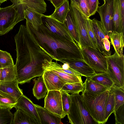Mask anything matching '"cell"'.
<instances>
[{
  "label": "cell",
  "mask_w": 124,
  "mask_h": 124,
  "mask_svg": "<svg viewBox=\"0 0 124 124\" xmlns=\"http://www.w3.org/2000/svg\"><path fill=\"white\" fill-rule=\"evenodd\" d=\"M16 51L15 64L19 84L29 83L33 78L42 76V64L46 59L53 60L36 42L26 26L20 25L14 37Z\"/></svg>",
  "instance_id": "1"
},
{
  "label": "cell",
  "mask_w": 124,
  "mask_h": 124,
  "mask_svg": "<svg viewBox=\"0 0 124 124\" xmlns=\"http://www.w3.org/2000/svg\"><path fill=\"white\" fill-rule=\"evenodd\" d=\"M26 26L36 42L53 60L83 59L78 46L75 42L52 33L43 24L35 30L29 22Z\"/></svg>",
  "instance_id": "2"
},
{
  "label": "cell",
  "mask_w": 124,
  "mask_h": 124,
  "mask_svg": "<svg viewBox=\"0 0 124 124\" xmlns=\"http://www.w3.org/2000/svg\"><path fill=\"white\" fill-rule=\"evenodd\" d=\"M109 90L94 94L84 90L81 95L85 105L91 117L97 124H104L105 108Z\"/></svg>",
  "instance_id": "3"
},
{
  "label": "cell",
  "mask_w": 124,
  "mask_h": 124,
  "mask_svg": "<svg viewBox=\"0 0 124 124\" xmlns=\"http://www.w3.org/2000/svg\"><path fill=\"white\" fill-rule=\"evenodd\" d=\"M71 101L67 115L69 123L71 124H97L91 116L84 103L81 95L70 94Z\"/></svg>",
  "instance_id": "4"
},
{
  "label": "cell",
  "mask_w": 124,
  "mask_h": 124,
  "mask_svg": "<svg viewBox=\"0 0 124 124\" xmlns=\"http://www.w3.org/2000/svg\"><path fill=\"white\" fill-rule=\"evenodd\" d=\"M70 10L74 18L81 46L95 48L88 35L86 26L87 18L74 0H70Z\"/></svg>",
  "instance_id": "5"
},
{
  "label": "cell",
  "mask_w": 124,
  "mask_h": 124,
  "mask_svg": "<svg viewBox=\"0 0 124 124\" xmlns=\"http://www.w3.org/2000/svg\"><path fill=\"white\" fill-rule=\"evenodd\" d=\"M107 72L114 85L124 87V56H119L115 52L112 55L105 56Z\"/></svg>",
  "instance_id": "6"
},
{
  "label": "cell",
  "mask_w": 124,
  "mask_h": 124,
  "mask_svg": "<svg viewBox=\"0 0 124 124\" xmlns=\"http://www.w3.org/2000/svg\"><path fill=\"white\" fill-rule=\"evenodd\" d=\"M80 49L83 60L96 73L107 72L106 58L98 50L83 46H82Z\"/></svg>",
  "instance_id": "7"
},
{
  "label": "cell",
  "mask_w": 124,
  "mask_h": 124,
  "mask_svg": "<svg viewBox=\"0 0 124 124\" xmlns=\"http://www.w3.org/2000/svg\"><path fill=\"white\" fill-rule=\"evenodd\" d=\"M114 0H104V4L98 6L97 10L106 35L108 37L109 34L114 31L113 15Z\"/></svg>",
  "instance_id": "8"
},
{
  "label": "cell",
  "mask_w": 124,
  "mask_h": 124,
  "mask_svg": "<svg viewBox=\"0 0 124 124\" xmlns=\"http://www.w3.org/2000/svg\"><path fill=\"white\" fill-rule=\"evenodd\" d=\"M18 14L13 5L0 8V35L7 33L18 23Z\"/></svg>",
  "instance_id": "9"
},
{
  "label": "cell",
  "mask_w": 124,
  "mask_h": 124,
  "mask_svg": "<svg viewBox=\"0 0 124 124\" xmlns=\"http://www.w3.org/2000/svg\"><path fill=\"white\" fill-rule=\"evenodd\" d=\"M42 67L44 71H52L67 83L83 82L81 76H77L65 73L62 67V64L58 63L57 61L46 59L42 64Z\"/></svg>",
  "instance_id": "10"
},
{
  "label": "cell",
  "mask_w": 124,
  "mask_h": 124,
  "mask_svg": "<svg viewBox=\"0 0 124 124\" xmlns=\"http://www.w3.org/2000/svg\"><path fill=\"white\" fill-rule=\"evenodd\" d=\"M44 107L53 113L64 118L60 91H48L44 99Z\"/></svg>",
  "instance_id": "11"
},
{
  "label": "cell",
  "mask_w": 124,
  "mask_h": 124,
  "mask_svg": "<svg viewBox=\"0 0 124 124\" xmlns=\"http://www.w3.org/2000/svg\"><path fill=\"white\" fill-rule=\"evenodd\" d=\"M43 24L50 31L61 37L75 42L64 23L45 15L42 17Z\"/></svg>",
  "instance_id": "12"
},
{
  "label": "cell",
  "mask_w": 124,
  "mask_h": 124,
  "mask_svg": "<svg viewBox=\"0 0 124 124\" xmlns=\"http://www.w3.org/2000/svg\"><path fill=\"white\" fill-rule=\"evenodd\" d=\"M60 62L68 63L70 68L86 78L92 77L97 74L83 59H63Z\"/></svg>",
  "instance_id": "13"
},
{
  "label": "cell",
  "mask_w": 124,
  "mask_h": 124,
  "mask_svg": "<svg viewBox=\"0 0 124 124\" xmlns=\"http://www.w3.org/2000/svg\"><path fill=\"white\" fill-rule=\"evenodd\" d=\"M90 22L97 42L98 50L105 56L111 55V54L106 51L104 48L103 43L106 37L101 22L95 18L90 19Z\"/></svg>",
  "instance_id": "14"
},
{
  "label": "cell",
  "mask_w": 124,
  "mask_h": 124,
  "mask_svg": "<svg viewBox=\"0 0 124 124\" xmlns=\"http://www.w3.org/2000/svg\"><path fill=\"white\" fill-rule=\"evenodd\" d=\"M14 108L16 110L20 109L28 114L40 124L39 118L35 104L23 94L17 100Z\"/></svg>",
  "instance_id": "15"
},
{
  "label": "cell",
  "mask_w": 124,
  "mask_h": 124,
  "mask_svg": "<svg viewBox=\"0 0 124 124\" xmlns=\"http://www.w3.org/2000/svg\"><path fill=\"white\" fill-rule=\"evenodd\" d=\"M42 76L48 91H60L63 85L67 83L51 71L45 70Z\"/></svg>",
  "instance_id": "16"
},
{
  "label": "cell",
  "mask_w": 124,
  "mask_h": 124,
  "mask_svg": "<svg viewBox=\"0 0 124 124\" xmlns=\"http://www.w3.org/2000/svg\"><path fill=\"white\" fill-rule=\"evenodd\" d=\"M35 105L38 113L40 124H61L62 118L49 111L44 107Z\"/></svg>",
  "instance_id": "17"
},
{
  "label": "cell",
  "mask_w": 124,
  "mask_h": 124,
  "mask_svg": "<svg viewBox=\"0 0 124 124\" xmlns=\"http://www.w3.org/2000/svg\"><path fill=\"white\" fill-rule=\"evenodd\" d=\"M18 84L16 79L10 81L0 82V91L11 95L17 100L23 94Z\"/></svg>",
  "instance_id": "18"
},
{
  "label": "cell",
  "mask_w": 124,
  "mask_h": 124,
  "mask_svg": "<svg viewBox=\"0 0 124 124\" xmlns=\"http://www.w3.org/2000/svg\"><path fill=\"white\" fill-rule=\"evenodd\" d=\"M108 37L110 43L113 46L115 52L119 56L123 55L124 46V32H119L113 31L109 33Z\"/></svg>",
  "instance_id": "19"
},
{
  "label": "cell",
  "mask_w": 124,
  "mask_h": 124,
  "mask_svg": "<svg viewBox=\"0 0 124 124\" xmlns=\"http://www.w3.org/2000/svg\"><path fill=\"white\" fill-rule=\"evenodd\" d=\"M24 17L30 22L34 28L37 30L39 26L43 24L42 17L44 16L28 7L24 11Z\"/></svg>",
  "instance_id": "20"
},
{
  "label": "cell",
  "mask_w": 124,
  "mask_h": 124,
  "mask_svg": "<svg viewBox=\"0 0 124 124\" xmlns=\"http://www.w3.org/2000/svg\"><path fill=\"white\" fill-rule=\"evenodd\" d=\"M64 23L72 38L78 46L80 49L81 46L78 33L74 18L70 10L67 13Z\"/></svg>",
  "instance_id": "21"
},
{
  "label": "cell",
  "mask_w": 124,
  "mask_h": 124,
  "mask_svg": "<svg viewBox=\"0 0 124 124\" xmlns=\"http://www.w3.org/2000/svg\"><path fill=\"white\" fill-rule=\"evenodd\" d=\"M11 124H40L28 114L20 109L16 110L13 115Z\"/></svg>",
  "instance_id": "22"
},
{
  "label": "cell",
  "mask_w": 124,
  "mask_h": 124,
  "mask_svg": "<svg viewBox=\"0 0 124 124\" xmlns=\"http://www.w3.org/2000/svg\"><path fill=\"white\" fill-rule=\"evenodd\" d=\"M33 80L34 84L32 89L33 93L38 100L44 98L48 92L47 88L44 82L43 76L39 77Z\"/></svg>",
  "instance_id": "23"
},
{
  "label": "cell",
  "mask_w": 124,
  "mask_h": 124,
  "mask_svg": "<svg viewBox=\"0 0 124 124\" xmlns=\"http://www.w3.org/2000/svg\"><path fill=\"white\" fill-rule=\"evenodd\" d=\"M114 31L124 32L122 23L119 0H114L113 15Z\"/></svg>",
  "instance_id": "24"
},
{
  "label": "cell",
  "mask_w": 124,
  "mask_h": 124,
  "mask_svg": "<svg viewBox=\"0 0 124 124\" xmlns=\"http://www.w3.org/2000/svg\"><path fill=\"white\" fill-rule=\"evenodd\" d=\"M70 10L69 1L68 0H67L55 9L54 12L52 15L48 16L59 22L64 23Z\"/></svg>",
  "instance_id": "25"
},
{
  "label": "cell",
  "mask_w": 124,
  "mask_h": 124,
  "mask_svg": "<svg viewBox=\"0 0 124 124\" xmlns=\"http://www.w3.org/2000/svg\"><path fill=\"white\" fill-rule=\"evenodd\" d=\"M84 84V89L93 94H99L109 90L106 87L92 80L90 77L87 78Z\"/></svg>",
  "instance_id": "26"
},
{
  "label": "cell",
  "mask_w": 124,
  "mask_h": 124,
  "mask_svg": "<svg viewBox=\"0 0 124 124\" xmlns=\"http://www.w3.org/2000/svg\"><path fill=\"white\" fill-rule=\"evenodd\" d=\"M92 80L110 89L114 85V83L109 76L108 72L97 73L95 75L90 77Z\"/></svg>",
  "instance_id": "27"
},
{
  "label": "cell",
  "mask_w": 124,
  "mask_h": 124,
  "mask_svg": "<svg viewBox=\"0 0 124 124\" xmlns=\"http://www.w3.org/2000/svg\"><path fill=\"white\" fill-rule=\"evenodd\" d=\"M26 6L41 14L46 11V4L44 0H20Z\"/></svg>",
  "instance_id": "28"
},
{
  "label": "cell",
  "mask_w": 124,
  "mask_h": 124,
  "mask_svg": "<svg viewBox=\"0 0 124 124\" xmlns=\"http://www.w3.org/2000/svg\"><path fill=\"white\" fill-rule=\"evenodd\" d=\"M2 68L0 82L10 81L16 79L15 65Z\"/></svg>",
  "instance_id": "29"
},
{
  "label": "cell",
  "mask_w": 124,
  "mask_h": 124,
  "mask_svg": "<svg viewBox=\"0 0 124 124\" xmlns=\"http://www.w3.org/2000/svg\"><path fill=\"white\" fill-rule=\"evenodd\" d=\"M17 101L11 95L0 91V107L11 109L14 107Z\"/></svg>",
  "instance_id": "30"
},
{
  "label": "cell",
  "mask_w": 124,
  "mask_h": 124,
  "mask_svg": "<svg viewBox=\"0 0 124 124\" xmlns=\"http://www.w3.org/2000/svg\"><path fill=\"white\" fill-rule=\"evenodd\" d=\"M84 89V83L79 82L67 83L65 84L61 90L64 91L68 93H79Z\"/></svg>",
  "instance_id": "31"
},
{
  "label": "cell",
  "mask_w": 124,
  "mask_h": 124,
  "mask_svg": "<svg viewBox=\"0 0 124 124\" xmlns=\"http://www.w3.org/2000/svg\"><path fill=\"white\" fill-rule=\"evenodd\" d=\"M111 89L114 95V111L120 106L124 104V87H119L114 85Z\"/></svg>",
  "instance_id": "32"
},
{
  "label": "cell",
  "mask_w": 124,
  "mask_h": 124,
  "mask_svg": "<svg viewBox=\"0 0 124 124\" xmlns=\"http://www.w3.org/2000/svg\"><path fill=\"white\" fill-rule=\"evenodd\" d=\"M115 101L114 93L110 89L109 90L105 108V119L107 121L108 117L114 111Z\"/></svg>",
  "instance_id": "33"
},
{
  "label": "cell",
  "mask_w": 124,
  "mask_h": 124,
  "mask_svg": "<svg viewBox=\"0 0 124 124\" xmlns=\"http://www.w3.org/2000/svg\"><path fill=\"white\" fill-rule=\"evenodd\" d=\"M13 3V5L18 14L17 21L19 22L23 20L24 17V11L28 7L20 0H10Z\"/></svg>",
  "instance_id": "34"
},
{
  "label": "cell",
  "mask_w": 124,
  "mask_h": 124,
  "mask_svg": "<svg viewBox=\"0 0 124 124\" xmlns=\"http://www.w3.org/2000/svg\"><path fill=\"white\" fill-rule=\"evenodd\" d=\"M11 109L0 107V124H11L13 115Z\"/></svg>",
  "instance_id": "35"
},
{
  "label": "cell",
  "mask_w": 124,
  "mask_h": 124,
  "mask_svg": "<svg viewBox=\"0 0 124 124\" xmlns=\"http://www.w3.org/2000/svg\"><path fill=\"white\" fill-rule=\"evenodd\" d=\"M14 65L13 59L10 53L0 49V68Z\"/></svg>",
  "instance_id": "36"
},
{
  "label": "cell",
  "mask_w": 124,
  "mask_h": 124,
  "mask_svg": "<svg viewBox=\"0 0 124 124\" xmlns=\"http://www.w3.org/2000/svg\"><path fill=\"white\" fill-rule=\"evenodd\" d=\"M62 97V109L64 117L69 112L71 101L70 94L63 91L60 90Z\"/></svg>",
  "instance_id": "37"
},
{
  "label": "cell",
  "mask_w": 124,
  "mask_h": 124,
  "mask_svg": "<svg viewBox=\"0 0 124 124\" xmlns=\"http://www.w3.org/2000/svg\"><path fill=\"white\" fill-rule=\"evenodd\" d=\"M114 114L115 123L124 124V104L120 106L113 113Z\"/></svg>",
  "instance_id": "38"
},
{
  "label": "cell",
  "mask_w": 124,
  "mask_h": 124,
  "mask_svg": "<svg viewBox=\"0 0 124 124\" xmlns=\"http://www.w3.org/2000/svg\"><path fill=\"white\" fill-rule=\"evenodd\" d=\"M86 26L87 32L89 37L94 48L98 50L95 35L92 27L90 19L87 18L86 21Z\"/></svg>",
  "instance_id": "39"
},
{
  "label": "cell",
  "mask_w": 124,
  "mask_h": 124,
  "mask_svg": "<svg viewBox=\"0 0 124 124\" xmlns=\"http://www.w3.org/2000/svg\"><path fill=\"white\" fill-rule=\"evenodd\" d=\"M88 6L90 16L94 15L97 12L99 5V0H86Z\"/></svg>",
  "instance_id": "40"
},
{
  "label": "cell",
  "mask_w": 124,
  "mask_h": 124,
  "mask_svg": "<svg viewBox=\"0 0 124 124\" xmlns=\"http://www.w3.org/2000/svg\"><path fill=\"white\" fill-rule=\"evenodd\" d=\"M84 14L88 18L90 17L89 10L86 0H80L78 5Z\"/></svg>",
  "instance_id": "41"
},
{
  "label": "cell",
  "mask_w": 124,
  "mask_h": 124,
  "mask_svg": "<svg viewBox=\"0 0 124 124\" xmlns=\"http://www.w3.org/2000/svg\"><path fill=\"white\" fill-rule=\"evenodd\" d=\"M122 26L124 27V0H119Z\"/></svg>",
  "instance_id": "42"
},
{
  "label": "cell",
  "mask_w": 124,
  "mask_h": 124,
  "mask_svg": "<svg viewBox=\"0 0 124 124\" xmlns=\"http://www.w3.org/2000/svg\"><path fill=\"white\" fill-rule=\"evenodd\" d=\"M103 45L104 49L107 52L111 54V51L110 50V42L108 38L106 37L103 41Z\"/></svg>",
  "instance_id": "43"
},
{
  "label": "cell",
  "mask_w": 124,
  "mask_h": 124,
  "mask_svg": "<svg viewBox=\"0 0 124 124\" xmlns=\"http://www.w3.org/2000/svg\"><path fill=\"white\" fill-rule=\"evenodd\" d=\"M67 0H51L50 2L55 8V9L63 4Z\"/></svg>",
  "instance_id": "44"
},
{
  "label": "cell",
  "mask_w": 124,
  "mask_h": 124,
  "mask_svg": "<svg viewBox=\"0 0 124 124\" xmlns=\"http://www.w3.org/2000/svg\"><path fill=\"white\" fill-rule=\"evenodd\" d=\"M80 0H74L76 3L78 5Z\"/></svg>",
  "instance_id": "45"
},
{
  "label": "cell",
  "mask_w": 124,
  "mask_h": 124,
  "mask_svg": "<svg viewBox=\"0 0 124 124\" xmlns=\"http://www.w3.org/2000/svg\"><path fill=\"white\" fill-rule=\"evenodd\" d=\"M2 70V68H0V80L1 77V72Z\"/></svg>",
  "instance_id": "46"
},
{
  "label": "cell",
  "mask_w": 124,
  "mask_h": 124,
  "mask_svg": "<svg viewBox=\"0 0 124 124\" xmlns=\"http://www.w3.org/2000/svg\"><path fill=\"white\" fill-rule=\"evenodd\" d=\"M7 0H0V3H1L4 2Z\"/></svg>",
  "instance_id": "47"
},
{
  "label": "cell",
  "mask_w": 124,
  "mask_h": 124,
  "mask_svg": "<svg viewBox=\"0 0 124 124\" xmlns=\"http://www.w3.org/2000/svg\"><path fill=\"white\" fill-rule=\"evenodd\" d=\"M47 0L50 1H51V0Z\"/></svg>",
  "instance_id": "48"
},
{
  "label": "cell",
  "mask_w": 124,
  "mask_h": 124,
  "mask_svg": "<svg viewBox=\"0 0 124 124\" xmlns=\"http://www.w3.org/2000/svg\"></svg>",
  "instance_id": "49"
},
{
  "label": "cell",
  "mask_w": 124,
  "mask_h": 124,
  "mask_svg": "<svg viewBox=\"0 0 124 124\" xmlns=\"http://www.w3.org/2000/svg\"></svg>",
  "instance_id": "50"
}]
</instances>
